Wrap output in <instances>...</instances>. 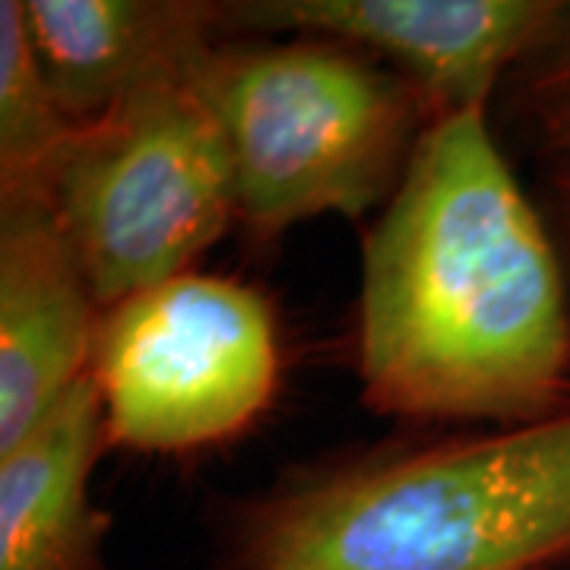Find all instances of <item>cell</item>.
<instances>
[{"instance_id": "cell-3", "label": "cell", "mask_w": 570, "mask_h": 570, "mask_svg": "<svg viewBox=\"0 0 570 570\" xmlns=\"http://www.w3.org/2000/svg\"><path fill=\"white\" fill-rule=\"evenodd\" d=\"M194 82L223 127L238 225L257 242L387 206L434 121L425 96L387 63L311 36H225Z\"/></svg>"}, {"instance_id": "cell-10", "label": "cell", "mask_w": 570, "mask_h": 570, "mask_svg": "<svg viewBox=\"0 0 570 570\" xmlns=\"http://www.w3.org/2000/svg\"><path fill=\"white\" fill-rule=\"evenodd\" d=\"M77 127L45 80L22 0H0V190L48 187Z\"/></svg>"}, {"instance_id": "cell-1", "label": "cell", "mask_w": 570, "mask_h": 570, "mask_svg": "<svg viewBox=\"0 0 570 570\" xmlns=\"http://www.w3.org/2000/svg\"><path fill=\"white\" fill-rule=\"evenodd\" d=\"M564 266L489 111L434 118L367 232L355 330L365 406L501 428L568 409Z\"/></svg>"}, {"instance_id": "cell-6", "label": "cell", "mask_w": 570, "mask_h": 570, "mask_svg": "<svg viewBox=\"0 0 570 570\" xmlns=\"http://www.w3.org/2000/svg\"><path fill=\"white\" fill-rule=\"evenodd\" d=\"M228 36H311L387 63L434 118L489 111L498 82L546 51L568 0H245L223 3Z\"/></svg>"}, {"instance_id": "cell-2", "label": "cell", "mask_w": 570, "mask_h": 570, "mask_svg": "<svg viewBox=\"0 0 570 570\" xmlns=\"http://www.w3.org/2000/svg\"><path fill=\"white\" fill-rule=\"evenodd\" d=\"M570 406L491 434L314 469L250 501L238 570H561Z\"/></svg>"}, {"instance_id": "cell-7", "label": "cell", "mask_w": 570, "mask_h": 570, "mask_svg": "<svg viewBox=\"0 0 570 570\" xmlns=\"http://www.w3.org/2000/svg\"><path fill=\"white\" fill-rule=\"evenodd\" d=\"M99 324L48 187L0 190V450L89 374Z\"/></svg>"}, {"instance_id": "cell-4", "label": "cell", "mask_w": 570, "mask_h": 570, "mask_svg": "<svg viewBox=\"0 0 570 570\" xmlns=\"http://www.w3.org/2000/svg\"><path fill=\"white\" fill-rule=\"evenodd\" d=\"M48 197L102 311L190 273L238 223L223 127L194 77L142 86L80 124Z\"/></svg>"}, {"instance_id": "cell-5", "label": "cell", "mask_w": 570, "mask_h": 570, "mask_svg": "<svg viewBox=\"0 0 570 570\" xmlns=\"http://www.w3.org/2000/svg\"><path fill=\"white\" fill-rule=\"evenodd\" d=\"M89 371L111 448H213L273 403L276 321L257 288L190 269L102 311Z\"/></svg>"}, {"instance_id": "cell-9", "label": "cell", "mask_w": 570, "mask_h": 570, "mask_svg": "<svg viewBox=\"0 0 570 570\" xmlns=\"http://www.w3.org/2000/svg\"><path fill=\"white\" fill-rule=\"evenodd\" d=\"M108 448L92 371L0 450V570H105L111 517L89 479Z\"/></svg>"}, {"instance_id": "cell-8", "label": "cell", "mask_w": 570, "mask_h": 570, "mask_svg": "<svg viewBox=\"0 0 570 570\" xmlns=\"http://www.w3.org/2000/svg\"><path fill=\"white\" fill-rule=\"evenodd\" d=\"M22 20L63 115L102 118L142 86L194 77L225 39L209 0H22Z\"/></svg>"}, {"instance_id": "cell-11", "label": "cell", "mask_w": 570, "mask_h": 570, "mask_svg": "<svg viewBox=\"0 0 570 570\" xmlns=\"http://www.w3.org/2000/svg\"><path fill=\"white\" fill-rule=\"evenodd\" d=\"M517 111L546 163H570V17L549 48L517 70Z\"/></svg>"}, {"instance_id": "cell-12", "label": "cell", "mask_w": 570, "mask_h": 570, "mask_svg": "<svg viewBox=\"0 0 570 570\" xmlns=\"http://www.w3.org/2000/svg\"><path fill=\"white\" fill-rule=\"evenodd\" d=\"M546 200L554 238L570 264V163H546Z\"/></svg>"}]
</instances>
